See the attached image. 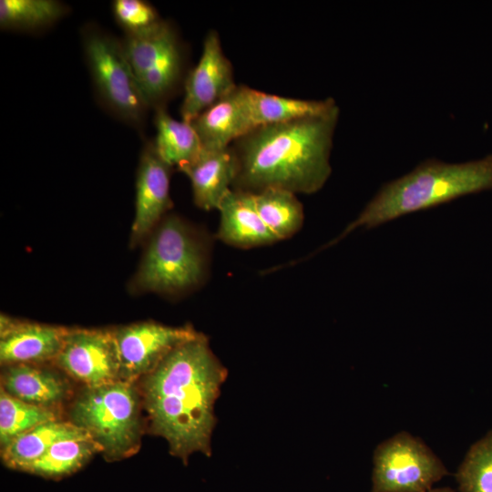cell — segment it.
<instances>
[{
    "label": "cell",
    "instance_id": "1",
    "mask_svg": "<svg viewBox=\"0 0 492 492\" xmlns=\"http://www.w3.org/2000/svg\"><path fill=\"white\" fill-rule=\"evenodd\" d=\"M226 377V368L200 333L175 347L140 378L151 432L163 437L170 454L185 465L192 453L210 456L214 405Z\"/></svg>",
    "mask_w": 492,
    "mask_h": 492
},
{
    "label": "cell",
    "instance_id": "2",
    "mask_svg": "<svg viewBox=\"0 0 492 492\" xmlns=\"http://www.w3.org/2000/svg\"><path fill=\"white\" fill-rule=\"evenodd\" d=\"M340 116L327 111L284 123L258 127L235 141L234 190L257 192L280 188L295 194L320 190L332 173L331 151Z\"/></svg>",
    "mask_w": 492,
    "mask_h": 492
},
{
    "label": "cell",
    "instance_id": "3",
    "mask_svg": "<svg viewBox=\"0 0 492 492\" xmlns=\"http://www.w3.org/2000/svg\"><path fill=\"white\" fill-rule=\"evenodd\" d=\"M492 190V154L463 163L427 159L383 185L358 217L318 251L335 245L359 227L372 229L396 218L468 194Z\"/></svg>",
    "mask_w": 492,
    "mask_h": 492
},
{
    "label": "cell",
    "instance_id": "4",
    "mask_svg": "<svg viewBox=\"0 0 492 492\" xmlns=\"http://www.w3.org/2000/svg\"><path fill=\"white\" fill-rule=\"evenodd\" d=\"M135 382L118 380L84 386L69 410V421L84 430L107 459L134 455L140 446V395Z\"/></svg>",
    "mask_w": 492,
    "mask_h": 492
},
{
    "label": "cell",
    "instance_id": "5",
    "mask_svg": "<svg viewBox=\"0 0 492 492\" xmlns=\"http://www.w3.org/2000/svg\"><path fill=\"white\" fill-rule=\"evenodd\" d=\"M149 242L132 281L139 292L175 293L201 282L206 253L193 231L177 216L163 219Z\"/></svg>",
    "mask_w": 492,
    "mask_h": 492
},
{
    "label": "cell",
    "instance_id": "6",
    "mask_svg": "<svg viewBox=\"0 0 492 492\" xmlns=\"http://www.w3.org/2000/svg\"><path fill=\"white\" fill-rule=\"evenodd\" d=\"M82 43L99 101L119 120L141 128L149 106L138 87L122 41L88 25L82 32Z\"/></svg>",
    "mask_w": 492,
    "mask_h": 492
},
{
    "label": "cell",
    "instance_id": "7",
    "mask_svg": "<svg viewBox=\"0 0 492 492\" xmlns=\"http://www.w3.org/2000/svg\"><path fill=\"white\" fill-rule=\"evenodd\" d=\"M138 87L149 108L164 107L184 85L186 48L171 22L125 34L121 40Z\"/></svg>",
    "mask_w": 492,
    "mask_h": 492
},
{
    "label": "cell",
    "instance_id": "8",
    "mask_svg": "<svg viewBox=\"0 0 492 492\" xmlns=\"http://www.w3.org/2000/svg\"><path fill=\"white\" fill-rule=\"evenodd\" d=\"M373 464L371 492H428L449 474L425 442L405 431L377 445Z\"/></svg>",
    "mask_w": 492,
    "mask_h": 492
},
{
    "label": "cell",
    "instance_id": "9",
    "mask_svg": "<svg viewBox=\"0 0 492 492\" xmlns=\"http://www.w3.org/2000/svg\"><path fill=\"white\" fill-rule=\"evenodd\" d=\"M85 386L120 380L119 358L113 330L68 328L54 361Z\"/></svg>",
    "mask_w": 492,
    "mask_h": 492
},
{
    "label": "cell",
    "instance_id": "10",
    "mask_svg": "<svg viewBox=\"0 0 492 492\" xmlns=\"http://www.w3.org/2000/svg\"><path fill=\"white\" fill-rule=\"evenodd\" d=\"M119 358L120 380L135 382L152 371L175 347L198 336L191 326H168L154 322L113 330Z\"/></svg>",
    "mask_w": 492,
    "mask_h": 492
},
{
    "label": "cell",
    "instance_id": "11",
    "mask_svg": "<svg viewBox=\"0 0 492 492\" xmlns=\"http://www.w3.org/2000/svg\"><path fill=\"white\" fill-rule=\"evenodd\" d=\"M237 86L232 65L224 54L219 33L210 30L204 38L200 57L184 81V97L179 110L181 119L191 123Z\"/></svg>",
    "mask_w": 492,
    "mask_h": 492
},
{
    "label": "cell",
    "instance_id": "12",
    "mask_svg": "<svg viewBox=\"0 0 492 492\" xmlns=\"http://www.w3.org/2000/svg\"><path fill=\"white\" fill-rule=\"evenodd\" d=\"M170 168L159 157L152 141L147 142L137 170L135 216L130 236L132 246L149 238L171 207Z\"/></svg>",
    "mask_w": 492,
    "mask_h": 492
},
{
    "label": "cell",
    "instance_id": "13",
    "mask_svg": "<svg viewBox=\"0 0 492 492\" xmlns=\"http://www.w3.org/2000/svg\"><path fill=\"white\" fill-rule=\"evenodd\" d=\"M0 362L5 365L55 361L68 328L13 319L1 314Z\"/></svg>",
    "mask_w": 492,
    "mask_h": 492
},
{
    "label": "cell",
    "instance_id": "14",
    "mask_svg": "<svg viewBox=\"0 0 492 492\" xmlns=\"http://www.w3.org/2000/svg\"><path fill=\"white\" fill-rule=\"evenodd\" d=\"M190 179L194 203L201 210H218L236 178V159L231 148L206 149L179 169Z\"/></svg>",
    "mask_w": 492,
    "mask_h": 492
},
{
    "label": "cell",
    "instance_id": "15",
    "mask_svg": "<svg viewBox=\"0 0 492 492\" xmlns=\"http://www.w3.org/2000/svg\"><path fill=\"white\" fill-rule=\"evenodd\" d=\"M6 366L1 388L25 403L56 410L71 395L67 380L51 369L32 364Z\"/></svg>",
    "mask_w": 492,
    "mask_h": 492
},
{
    "label": "cell",
    "instance_id": "16",
    "mask_svg": "<svg viewBox=\"0 0 492 492\" xmlns=\"http://www.w3.org/2000/svg\"><path fill=\"white\" fill-rule=\"evenodd\" d=\"M218 210V238L225 243L247 249L278 241L260 217L251 192L231 190Z\"/></svg>",
    "mask_w": 492,
    "mask_h": 492
},
{
    "label": "cell",
    "instance_id": "17",
    "mask_svg": "<svg viewBox=\"0 0 492 492\" xmlns=\"http://www.w3.org/2000/svg\"><path fill=\"white\" fill-rule=\"evenodd\" d=\"M238 96L253 128L322 114L336 102L333 98L302 99L265 93L240 85Z\"/></svg>",
    "mask_w": 492,
    "mask_h": 492
},
{
    "label": "cell",
    "instance_id": "18",
    "mask_svg": "<svg viewBox=\"0 0 492 492\" xmlns=\"http://www.w3.org/2000/svg\"><path fill=\"white\" fill-rule=\"evenodd\" d=\"M191 124L206 149L230 148L231 144L254 129L238 96L237 87L204 110Z\"/></svg>",
    "mask_w": 492,
    "mask_h": 492
},
{
    "label": "cell",
    "instance_id": "19",
    "mask_svg": "<svg viewBox=\"0 0 492 492\" xmlns=\"http://www.w3.org/2000/svg\"><path fill=\"white\" fill-rule=\"evenodd\" d=\"M85 435L87 434L70 421L56 419L43 423L1 449L2 459L6 466L26 472L55 443Z\"/></svg>",
    "mask_w": 492,
    "mask_h": 492
},
{
    "label": "cell",
    "instance_id": "20",
    "mask_svg": "<svg viewBox=\"0 0 492 492\" xmlns=\"http://www.w3.org/2000/svg\"><path fill=\"white\" fill-rule=\"evenodd\" d=\"M156 137L152 141L159 157L178 169L192 161L203 146L191 123L171 117L165 106L155 108Z\"/></svg>",
    "mask_w": 492,
    "mask_h": 492
},
{
    "label": "cell",
    "instance_id": "21",
    "mask_svg": "<svg viewBox=\"0 0 492 492\" xmlns=\"http://www.w3.org/2000/svg\"><path fill=\"white\" fill-rule=\"evenodd\" d=\"M251 193L260 217L278 241L292 236L301 229L304 213L295 193L280 188Z\"/></svg>",
    "mask_w": 492,
    "mask_h": 492
},
{
    "label": "cell",
    "instance_id": "22",
    "mask_svg": "<svg viewBox=\"0 0 492 492\" xmlns=\"http://www.w3.org/2000/svg\"><path fill=\"white\" fill-rule=\"evenodd\" d=\"M97 452L101 448L88 435L63 439L55 443L26 472L59 479L77 471Z\"/></svg>",
    "mask_w": 492,
    "mask_h": 492
},
{
    "label": "cell",
    "instance_id": "23",
    "mask_svg": "<svg viewBox=\"0 0 492 492\" xmlns=\"http://www.w3.org/2000/svg\"><path fill=\"white\" fill-rule=\"evenodd\" d=\"M68 7L57 0H1L0 26L5 30L33 32L64 17Z\"/></svg>",
    "mask_w": 492,
    "mask_h": 492
},
{
    "label": "cell",
    "instance_id": "24",
    "mask_svg": "<svg viewBox=\"0 0 492 492\" xmlns=\"http://www.w3.org/2000/svg\"><path fill=\"white\" fill-rule=\"evenodd\" d=\"M59 419L56 410L25 403L0 390V445L5 448L18 436L49 421Z\"/></svg>",
    "mask_w": 492,
    "mask_h": 492
},
{
    "label": "cell",
    "instance_id": "25",
    "mask_svg": "<svg viewBox=\"0 0 492 492\" xmlns=\"http://www.w3.org/2000/svg\"><path fill=\"white\" fill-rule=\"evenodd\" d=\"M456 478L460 492H492V430L470 446Z\"/></svg>",
    "mask_w": 492,
    "mask_h": 492
},
{
    "label": "cell",
    "instance_id": "26",
    "mask_svg": "<svg viewBox=\"0 0 492 492\" xmlns=\"http://www.w3.org/2000/svg\"><path fill=\"white\" fill-rule=\"evenodd\" d=\"M112 13L125 34L142 32L162 20L157 9L144 0H114Z\"/></svg>",
    "mask_w": 492,
    "mask_h": 492
},
{
    "label": "cell",
    "instance_id": "27",
    "mask_svg": "<svg viewBox=\"0 0 492 492\" xmlns=\"http://www.w3.org/2000/svg\"><path fill=\"white\" fill-rule=\"evenodd\" d=\"M428 492H454L449 487H439V488H432Z\"/></svg>",
    "mask_w": 492,
    "mask_h": 492
}]
</instances>
